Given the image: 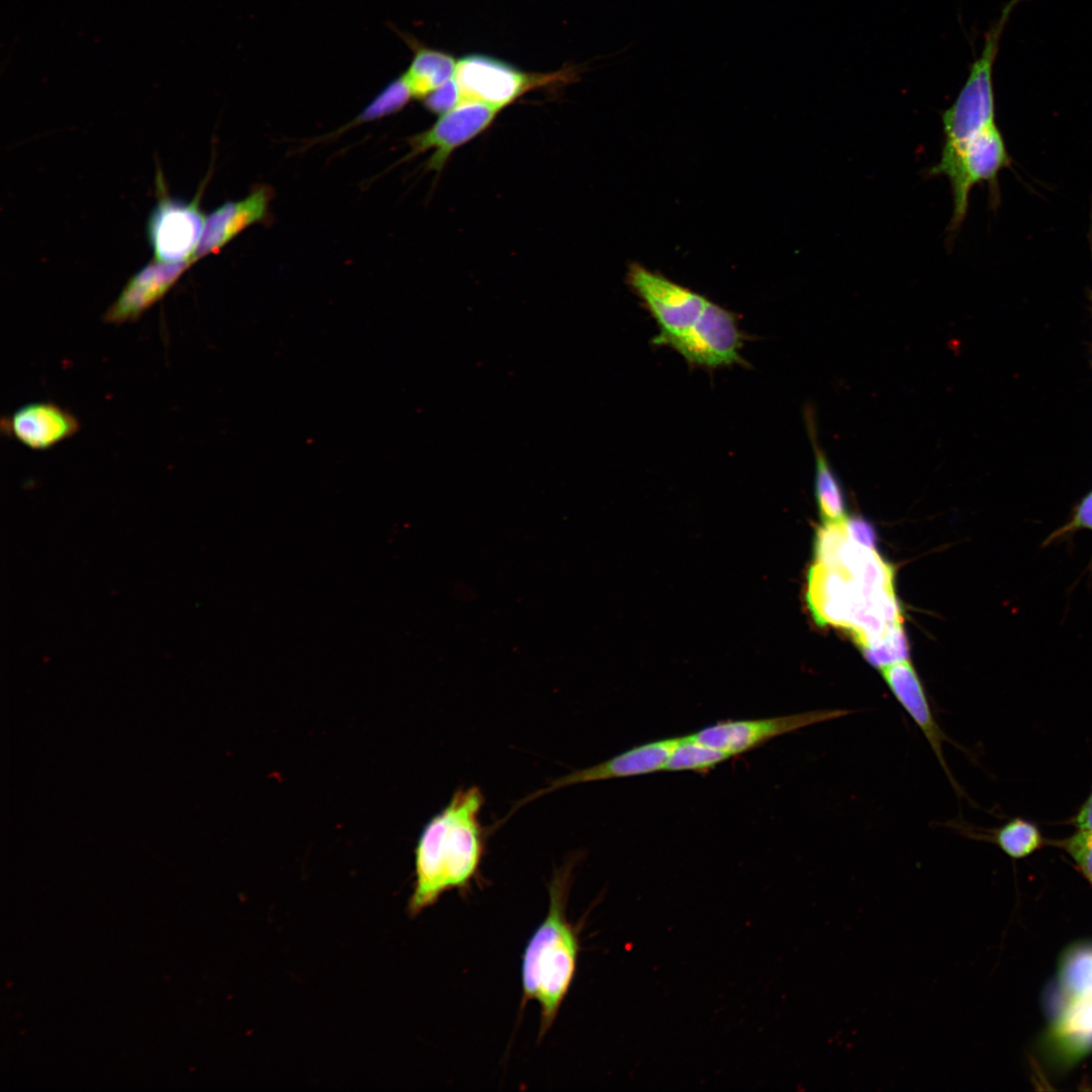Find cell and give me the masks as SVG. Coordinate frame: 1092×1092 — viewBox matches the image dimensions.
<instances>
[{
    "mask_svg": "<svg viewBox=\"0 0 1092 1092\" xmlns=\"http://www.w3.org/2000/svg\"><path fill=\"white\" fill-rule=\"evenodd\" d=\"M1077 832L1092 833V787L1091 791L1069 820Z\"/></svg>",
    "mask_w": 1092,
    "mask_h": 1092,
    "instance_id": "obj_27",
    "label": "cell"
},
{
    "mask_svg": "<svg viewBox=\"0 0 1092 1092\" xmlns=\"http://www.w3.org/2000/svg\"><path fill=\"white\" fill-rule=\"evenodd\" d=\"M626 282L658 327L655 346L672 348L700 322L711 300L638 262L629 265Z\"/></svg>",
    "mask_w": 1092,
    "mask_h": 1092,
    "instance_id": "obj_5",
    "label": "cell"
},
{
    "mask_svg": "<svg viewBox=\"0 0 1092 1092\" xmlns=\"http://www.w3.org/2000/svg\"><path fill=\"white\" fill-rule=\"evenodd\" d=\"M677 742L678 737L651 741L634 746L595 765L573 770L553 780L541 790L532 793L522 800L517 807L538 797L573 785L638 777L665 770L668 758Z\"/></svg>",
    "mask_w": 1092,
    "mask_h": 1092,
    "instance_id": "obj_12",
    "label": "cell"
},
{
    "mask_svg": "<svg viewBox=\"0 0 1092 1092\" xmlns=\"http://www.w3.org/2000/svg\"><path fill=\"white\" fill-rule=\"evenodd\" d=\"M806 601L815 622L853 633L868 621L894 624L901 617L895 589L874 588L841 568L815 562L807 574Z\"/></svg>",
    "mask_w": 1092,
    "mask_h": 1092,
    "instance_id": "obj_3",
    "label": "cell"
},
{
    "mask_svg": "<svg viewBox=\"0 0 1092 1092\" xmlns=\"http://www.w3.org/2000/svg\"><path fill=\"white\" fill-rule=\"evenodd\" d=\"M414 57L403 74L414 97L425 98L428 94L454 77L457 62L451 55L424 47L412 36H403Z\"/></svg>",
    "mask_w": 1092,
    "mask_h": 1092,
    "instance_id": "obj_19",
    "label": "cell"
},
{
    "mask_svg": "<svg viewBox=\"0 0 1092 1092\" xmlns=\"http://www.w3.org/2000/svg\"><path fill=\"white\" fill-rule=\"evenodd\" d=\"M77 417L52 401L26 403L1 421L9 438L33 451L50 450L80 431Z\"/></svg>",
    "mask_w": 1092,
    "mask_h": 1092,
    "instance_id": "obj_15",
    "label": "cell"
},
{
    "mask_svg": "<svg viewBox=\"0 0 1092 1092\" xmlns=\"http://www.w3.org/2000/svg\"><path fill=\"white\" fill-rule=\"evenodd\" d=\"M851 713L844 709H826L762 719L725 720L707 726L692 735L700 742L733 757L748 752L776 737L839 719Z\"/></svg>",
    "mask_w": 1092,
    "mask_h": 1092,
    "instance_id": "obj_8",
    "label": "cell"
},
{
    "mask_svg": "<svg viewBox=\"0 0 1092 1092\" xmlns=\"http://www.w3.org/2000/svg\"><path fill=\"white\" fill-rule=\"evenodd\" d=\"M199 197L185 201L161 193L147 221V237L154 260L167 263L191 261L198 248L206 216Z\"/></svg>",
    "mask_w": 1092,
    "mask_h": 1092,
    "instance_id": "obj_9",
    "label": "cell"
},
{
    "mask_svg": "<svg viewBox=\"0 0 1092 1092\" xmlns=\"http://www.w3.org/2000/svg\"><path fill=\"white\" fill-rule=\"evenodd\" d=\"M461 101V93L457 82L453 77L428 94L424 98V105L429 111L442 115L450 111Z\"/></svg>",
    "mask_w": 1092,
    "mask_h": 1092,
    "instance_id": "obj_24",
    "label": "cell"
},
{
    "mask_svg": "<svg viewBox=\"0 0 1092 1092\" xmlns=\"http://www.w3.org/2000/svg\"><path fill=\"white\" fill-rule=\"evenodd\" d=\"M849 540L861 546L875 549L877 533L874 526L861 517L846 518L843 522Z\"/></svg>",
    "mask_w": 1092,
    "mask_h": 1092,
    "instance_id": "obj_26",
    "label": "cell"
},
{
    "mask_svg": "<svg viewBox=\"0 0 1092 1092\" xmlns=\"http://www.w3.org/2000/svg\"><path fill=\"white\" fill-rule=\"evenodd\" d=\"M809 438L815 457L814 488L823 523H841L846 517V503L841 483L819 445L813 412H805Z\"/></svg>",
    "mask_w": 1092,
    "mask_h": 1092,
    "instance_id": "obj_18",
    "label": "cell"
},
{
    "mask_svg": "<svg viewBox=\"0 0 1092 1092\" xmlns=\"http://www.w3.org/2000/svg\"><path fill=\"white\" fill-rule=\"evenodd\" d=\"M1010 163L997 123L982 129L951 153L940 156L929 174L944 175L950 182L953 210L949 231L958 230L963 223L972 188L983 182L994 184L999 172Z\"/></svg>",
    "mask_w": 1092,
    "mask_h": 1092,
    "instance_id": "obj_6",
    "label": "cell"
},
{
    "mask_svg": "<svg viewBox=\"0 0 1092 1092\" xmlns=\"http://www.w3.org/2000/svg\"><path fill=\"white\" fill-rule=\"evenodd\" d=\"M192 264L191 261L178 263L151 261L128 279L105 311L103 321L110 325L139 321L164 298Z\"/></svg>",
    "mask_w": 1092,
    "mask_h": 1092,
    "instance_id": "obj_14",
    "label": "cell"
},
{
    "mask_svg": "<svg viewBox=\"0 0 1092 1092\" xmlns=\"http://www.w3.org/2000/svg\"><path fill=\"white\" fill-rule=\"evenodd\" d=\"M861 653L864 659L879 670L892 663L907 660L909 647L903 625L894 627L881 643L861 649Z\"/></svg>",
    "mask_w": 1092,
    "mask_h": 1092,
    "instance_id": "obj_22",
    "label": "cell"
},
{
    "mask_svg": "<svg viewBox=\"0 0 1092 1092\" xmlns=\"http://www.w3.org/2000/svg\"><path fill=\"white\" fill-rule=\"evenodd\" d=\"M947 827L973 840L994 844L1012 859L1026 858L1049 845L1039 826L1026 818L1013 817L995 828H980L963 819L947 822Z\"/></svg>",
    "mask_w": 1092,
    "mask_h": 1092,
    "instance_id": "obj_17",
    "label": "cell"
},
{
    "mask_svg": "<svg viewBox=\"0 0 1092 1092\" xmlns=\"http://www.w3.org/2000/svg\"><path fill=\"white\" fill-rule=\"evenodd\" d=\"M1049 845H1054L1065 851L1079 873L1092 887V833L1075 831L1066 838L1049 839Z\"/></svg>",
    "mask_w": 1092,
    "mask_h": 1092,
    "instance_id": "obj_23",
    "label": "cell"
},
{
    "mask_svg": "<svg viewBox=\"0 0 1092 1092\" xmlns=\"http://www.w3.org/2000/svg\"><path fill=\"white\" fill-rule=\"evenodd\" d=\"M484 797L479 787L459 788L424 826L415 847V881L407 904L413 917L443 894L471 890L485 853L480 821Z\"/></svg>",
    "mask_w": 1092,
    "mask_h": 1092,
    "instance_id": "obj_1",
    "label": "cell"
},
{
    "mask_svg": "<svg viewBox=\"0 0 1092 1092\" xmlns=\"http://www.w3.org/2000/svg\"><path fill=\"white\" fill-rule=\"evenodd\" d=\"M569 72L550 75L529 74L502 60L473 54L457 61L454 79L462 101L484 103L500 109L525 92L549 83L564 81Z\"/></svg>",
    "mask_w": 1092,
    "mask_h": 1092,
    "instance_id": "obj_7",
    "label": "cell"
},
{
    "mask_svg": "<svg viewBox=\"0 0 1092 1092\" xmlns=\"http://www.w3.org/2000/svg\"><path fill=\"white\" fill-rule=\"evenodd\" d=\"M1010 0L985 33L980 56L972 63L969 76L954 102L941 115L944 143L941 155L958 149L982 129L996 123L992 71L1000 38L1015 6Z\"/></svg>",
    "mask_w": 1092,
    "mask_h": 1092,
    "instance_id": "obj_4",
    "label": "cell"
},
{
    "mask_svg": "<svg viewBox=\"0 0 1092 1092\" xmlns=\"http://www.w3.org/2000/svg\"><path fill=\"white\" fill-rule=\"evenodd\" d=\"M573 862L557 869L549 884V908L530 936L522 956V1005L540 1006L539 1038L552 1026L575 977L580 950L578 932L566 908Z\"/></svg>",
    "mask_w": 1092,
    "mask_h": 1092,
    "instance_id": "obj_2",
    "label": "cell"
},
{
    "mask_svg": "<svg viewBox=\"0 0 1092 1092\" xmlns=\"http://www.w3.org/2000/svg\"><path fill=\"white\" fill-rule=\"evenodd\" d=\"M413 97L411 88L402 74L389 82L355 119L342 127V130L396 113L401 110Z\"/></svg>",
    "mask_w": 1092,
    "mask_h": 1092,
    "instance_id": "obj_21",
    "label": "cell"
},
{
    "mask_svg": "<svg viewBox=\"0 0 1092 1092\" xmlns=\"http://www.w3.org/2000/svg\"><path fill=\"white\" fill-rule=\"evenodd\" d=\"M880 672L893 697L922 732L957 794L963 795L943 755L942 744L949 741V738L934 716L914 666L907 659L887 665L881 668Z\"/></svg>",
    "mask_w": 1092,
    "mask_h": 1092,
    "instance_id": "obj_13",
    "label": "cell"
},
{
    "mask_svg": "<svg viewBox=\"0 0 1092 1092\" xmlns=\"http://www.w3.org/2000/svg\"><path fill=\"white\" fill-rule=\"evenodd\" d=\"M745 340L735 313L711 300L697 326L671 349L695 367L745 366L740 353Z\"/></svg>",
    "mask_w": 1092,
    "mask_h": 1092,
    "instance_id": "obj_10",
    "label": "cell"
},
{
    "mask_svg": "<svg viewBox=\"0 0 1092 1092\" xmlns=\"http://www.w3.org/2000/svg\"><path fill=\"white\" fill-rule=\"evenodd\" d=\"M1082 529L1092 531V490L1083 496L1075 507L1069 521L1054 532L1046 542Z\"/></svg>",
    "mask_w": 1092,
    "mask_h": 1092,
    "instance_id": "obj_25",
    "label": "cell"
},
{
    "mask_svg": "<svg viewBox=\"0 0 1092 1092\" xmlns=\"http://www.w3.org/2000/svg\"><path fill=\"white\" fill-rule=\"evenodd\" d=\"M271 198V190L266 186H260L245 198L226 201L212 210L206 216L194 256L195 262L205 256L218 253L247 228L265 219Z\"/></svg>",
    "mask_w": 1092,
    "mask_h": 1092,
    "instance_id": "obj_16",
    "label": "cell"
},
{
    "mask_svg": "<svg viewBox=\"0 0 1092 1092\" xmlns=\"http://www.w3.org/2000/svg\"><path fill=\"white\" fill-rule=\"evenodd\" d=\"M731 758L722 750L711 747L697 740L692 734L678 737V742L670 754L666 771L704 772Z\"/></svg>",
    "mask_w": 1092,
    "mask_h": 1092,
    "instance_id": "obj_20",
    "label": "cell"
},
{
    "mask_svg": "<svg viewBox=\"0 0 1092 1092\" xmlns=\"http://www.w3.org/2000/svg\"><path fill=\"white\" fill-rule=\"evenodd\" d=\"M498 111L484 103L461 101L442 114L430 128L408 139L412 151L407 158L435 149L428 168L441 171L452 152L487 128Z\"/></svg>",
    "mask_w": 1092,
    "mask_h": 1092,
    "instance_id": "obj_11",
    "label": "cell"
}]
</instances>
